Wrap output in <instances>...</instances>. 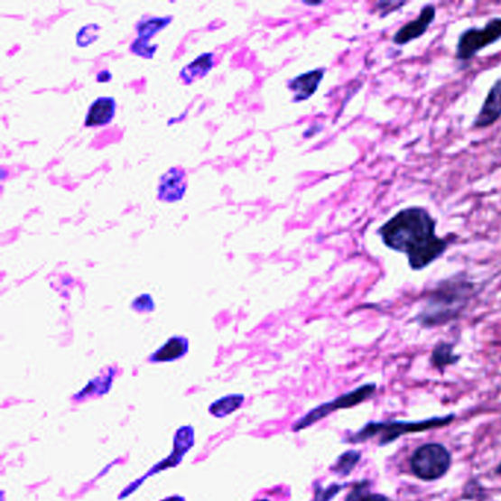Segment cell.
Masks as SVG:
<instances>
[{
  "label": "cell",
  "instance_id": "6da1fadb",
  "mask_svg": "<svg viewBox=\"0 0 501 501\" xmlns=\"http://www.w3.org/2000/svg\"><path fill=\"white\" fill-rule=\"evenodd\" d=\"M384 246L406 255L412 271H423L449 250V240L437 236V221L430 210L411 206L399 210L376 229Z\"/></svg>",
  "mask_w": 501,
  "mask_h": 501
},
{
  "label": "cell",
  "instance_id": "7a4b0ae2",
  "mask_svg": "<svg viewBox=\"0 0 501 501\" xmlns=\"http://www.w3.org/2000/svg\"><path fill=\"white\" fill-rule=\"evenodd\" d=\"M477 294V285L468 274L456 273L439 281L430 290L416 322L422 328H437L459 320Z\"/></svg>",
  "mask_w": 501,
  "mask_h": 501
},
{
  "label": "cell",
  "instance_id": "3957f363",
  "mask_svg": "<svg viewBox=\"0 0 501 501\" xmlns=\"http://www.w3.org/2000/svg\"><path fill=\"white\" fill-rule=\"evenodd\" d=\"M456 414L450 413L446 416H434V418L423 419V421H371L366 425L355 432H348L344 437V442L350 444H359L369 440L378 439V446H390L397 441L403 435L416 434V432H425V431L439 430L442 426L450 425Z\"/></svg>",
  "mask_w": 501,
  "mask_h": 501
},
{
  "label": "cell",
  "instance_id": "277c9868",
  "mask_svg": "<svg viewBox=\"0 0 501 501\" xmlns=\"http://www.w3.org/2000/svg\"><path fill=\"white\" fill-rule=\"evenodd\" d=\"M376 393V383L364 384V385H360V387L355 388V390L344 393V394L339 395L337 399L331 400V402L322 403L320 406H316L315 409H312V411L302 416V418L292 425V431H294V432H301V431L306 430L309 426L315 425V423L320 422L322 419L327 418L328 414L343 411V409H351V407L359 406L360 403L366 402V400L374 397Z\"/></svg>",
  "mask_w": 501,
  "mask_h": 501
},
{
  "label": "cell",
  "instance_id": "5b68a950",
  "mask_svg": "<svg viewBox=\"0 0 501 501\" xmlns=\"http://www.w3.org/2000/svg\"><path fill=\"white\" fill-rule=\"evenodd\" d=\"M451 454L440 442L418 447L411 458V470L422 481H437L450 470Z\"/></svg>",
  "mask_w": 501,
  "mask_h": 501
},
{
  "label": "cell",
  "instance_id": "8992f818",
  "mask_svg": "<svg viewBox=\"0 0 501 501\" xmlns=\"http://www.w3.org/2000/svg\"><path fill=\"white\" fill-rule=\"evenodd\" d=\"M498 40H501V16L489 20L482 28H468L459 36L456 60L469 62L479 51L497 43Z\"/></svg>",
  "mask_w": 501,
  "mask_h": 501
},
{
  "label": "cell",
  "instance_id": "52a82bcc",
  "mask_svg": "<svg viewBox=\"0 0 501 501\" xmlns=\"http://www.w3.org/2000/svg\"><path fill=\"white\" fill-rule=\"evenodd\" d=\"M194 446V430L193 426L186 425L181 426L180 430L175 432L174 437V450L172 453L168 456V458L163 459L161 462L156 463V465L152 468L149 472H147L144 477L140 478L137 481L133 482L131 486L126 487L124 489L119 498L123 500L125 498L126 496H130V494L135 493L137 487L143 482L146 481L147 478H151L152 475L159 474V472H162V470L171 469V468H175V466L180 465L181 463L182 459L186 456L187 451Z\"/></svg>",
  "mask_w": 501,
  "mask_h": 501
},
{
  "label": "cell",
  "instance_id": "ba28073f",
  "mask_svg": "<svg viewBox=\"0 0 501 501\" xmlns=\"http://www.w3.org/2000/svg\"><path fill=\"white\" fill-rule=\"evenodd\" d=\"M171 21H172V16H152V18L137 23L135 25L137 39L131 43V53L144 58V60H152L158 51V44H151V39L165 30L171 24Z\"/></svg>",
  "mask_w": 501,
  "mask_h": 501
},
{
  "label": "cell",
  "instance_id": "9c48e42d",
  "mask_svg": "<svg viewBox=\"0 0 501 501\" xmlns=\"http://www.w3.org/2000/svg\"><path fill=\"white\" fill-rule=\"evenodd\" d=\"M435 16H437L435 5H425L421 9V14L414 20L409 21L407 24L403 25L395 32L394 36H393V43L395 46H406V44L412 43L413 40L425 36V32L430 30L431 24L434 23Z\"/></svg>",
  "mask_w": 501,
  "mask_h": 501
},
{
  "label": "cell",
  "instance_id": "30bf717a",
  "mask_svg": "<svg viewBox=\"0 0 501 501\" xmlns=\"http://www.w3.org/2000/svg\"><path fill=\"white\" fill-rule=\"evenodd\" d=\"M187 191V175L182 168H171L159 180L158 199L165 203L182 200Z\"/></svg>",
  "mask_w": 501,
  "mask_h": 501
},
{
  "label": "cell",
  "instance_id": "8fae6325",
  "mask_svg": "<svg viewBox=\"0 0 501 501\" xmlns=\"http://www.w3.org/2000/svg\"><path fill=\"white\" fill-rule=\"evenodd\" d=\"M325 74H327V68H316L312 71L304 72L290 79L287 88L292 93V102L301 103L311 99L320 88Z\"/></svg>",
  "mask_w": 501,
  "mask_h": 501
},
{
  "label": "cell",
  "instance_id": "7c38bea8",
  "mask_svg": "<svg viewBox=\"0 0 501 501\" xmlns=\"http://www.w3.org/2000/svg\"><path fill=\"white\" fill-rule=\"evenodd\" d=\"M501 118V77L489 88L486 100L482 103L481 109L478 112L472 128L484 130L494 125Z\"/></svg>",
  "mask_w": 501,
  "mask_h": 501
},
{
  "label": "cell",
  "instance_id": "4fadbf2b",
  "mask_svg": "<svg viewBox=\"0 0 501 501\" xmlns=\"http://www.w3.org/2000/svg\"><path fill=\"white\" fill-rule=\"evenodd\" d=\"M115 112H116V102L114 97H99L95 102H91L84 125L88 128L107 125L112 123Z\"/></svg>",
  "mask_w": 501,
  "mask_h": 501
},
{
  "label": "cell",
  "instance_id": "5bb4252c",
  "mask_svg": "<svg viewBox=\"0 0 501 501\" xmlns=\"http://www.w3.org/2000/svg\"><path fill=\"white\" fill-rule=\"evenodd\" d=\"M213 65H215V55L213 53H203V55L198 56L193 62H190L189 65L182 68L181 72H180V79L186 86H191L198 79H205L209 74Z\"/></svg>",
  "mask_w": 501,
  "mask_h": 501
},
{
  "label": "cell",
  "instance_id": "9a60e30c",
  "mask_svg": "<svg viewBox=\"0 0 501 501\" xmlns=\"http://www.w3.org/2000/svg\"><path fill=\"white\" fill-rule=\"evenodd\" d=\"M187 351H189V339L184 337H172L163 344L162 348L154 351L149 360L153 364L174 362V360L181 359L182 356H186Z\"/></svg>",
  "mask_w": 501,
  "mask_h": 501
},
{
  "label": "cell",
  "instance_id": "2e32d148",
  "mask_svg": "<svg viewBox=\"0 0 501 501\" xmlns=\"http://www.w3.org/2000/svg\"><path fill=\"white\" fill-rule=\"evenodd\" d=\"M360 459H362V453H360V451H344L343 454H339V458H337L336 462L332 463L329 470H331L332 474H336L337 477H348V475H350L351 472L355 470L357 463L360 462Z\"/></svg>",
  "mask_w": 501,
  "mask_h": 501
},
{
  "label": "cell",
  "instance_id": "e0dca14e",
  "mask_svg": "<svg viewBox=\"0 0 501 501\" xmlns=\"http://www.w3.org/2000/svg\"><path fill=\"white\" fill-rule=\"evenodd\" d=\"M459 360H460V356L454 353L453 344L444 343V341L437 344L431 355V364L441 371L444 367L458 364Z\"/></svg>",
  "mask_w": 501,
  "mask_h": 501
},
{
  "label": "cell",
  "instance_id": "ac0fdd59",
  "mask_svg": "<svg viewBox=\"0 0 501 501\" xmlns=\"http://www.w3.org/2000/svg\"><path fill=\"white\" fill-rule=\"evenodd\" d=\"M344 501H390V498L384 494L372 493L371 481L362 479L351 486L348 497Z\"/></svg>",
  "mask_w": 501,
  "mask_h": 501
},
{
  "label": "cell",
  "instance_id": "d6986e66",
  "mask_svg": "<svg viewBox=\"0 0 501 501\" xmlns=\"http://www.w3.org/2000/svg\"><path fill=\"white\" fill-rule=\"evenodd\" d=\"M243 402H245V395H227V397H224V399L218 400V402L212 403V404H210V414H213L215 418H226V416H228V414H231L233 413V412L240 409Z\"/></svg>",
  "mask_w": 501,
  "mask_h": 501
},
{
  "label": "cell",
  "instance_id": "ffe728a7",
  "mask_svg": "<svg viewBox=\"0 0 501 501\" xmlns=\"http://www.w3.org/2000/svg\"><path fill=\"white\" fill-rule=\"evenodd\" d=\"M112 376H114V372L112 374H105V376H99V378L93 379L88 387L84 388L83 391H79V394L74 397V400H86L90 397V395H103L107 394L109 388L112 385Z\"/></svg>",
  "mask_w": 501,
  "mask_h": 501
},
{
  "label": "cell",
  "instance_id": "44dd1931",
  "mask_svg": "<svg viewBox=\"0 0 501 501\" xmlns=\"http://www.w3.org/2000/svg\"><path fill=\"white\" fill-rule=\"evenodd\" d=\"M102 28L97 24L84 25L77 34V44L79 48H88L90 44L99 40V32Z\"/></svg>",
  "mask_w": 501,
  "mask_h": 501
},
{
  "label": "cell",
  "instance_id": "7402d4cb",
  "mask_svg": "<svg viewBox=\"0 0 501 501\" xmlns=\"http://www.w3.org/2000/svg\"><path fill=\"white\" fill-rule=\"evenodd\" d=\"M406 5L407 0H379L374 5V13H378L379 18H387L393 13H399Z\"/></svg>",
  "mask_w": 501,
  "mask_h": 501
},
{
  "label": "cell",
  "instance_id": "603a6c76",
  "mask_svg": "<svg viewBox=\"0 0 501 501\" xmlns=\"http://www.w3.org/2000/svg\"><path fill=\"white\" fill-rule=\"evenodd\" d=\"M344 488H348V484H329L328 487H315V496L311 501H331L336 498Z\"/></svg>",
  "mask_w": 501,
  "mask_h": 501
},
{
  "label": "cell",
  "instance_id": "cb8c5ba5",
  "mask_svg": "<svg viewBox=\"0 0 501 501\" xmlns=\"http://www.w3.org/2000/svg\"><path fill=\"white\" fill-rule=\"evenodd\" d=\"M131 308L135 309V312L149 313L154 311V302L149 294H142L133 302Z\"/></svg>",
  "mask_w": 501,
  "mask_h": 501
},
{
  "label": "cell",
  "instance_id": "d4e9b609",
  "mask_svg": "<svg viewBox=\"0 0 501 501\" xmlns=\"http://www.w3.org/2000/svg\"><path fill=\"white\" fill-rule=\"evenodd\" d=\"M111 79L112 74L111 72L107 71V70L100 72L99 76H97V81H99V83H107V81H111Z\"/></svg>",
  "mask_w": 501,
  "mask_h": 501
},
{
  "label": "cell",
  "instance_id": "484cf974",
  "mask_svg": "<svg viewBox=\"0 0 501 501\" xmlns=\"http://www.w3.org/2000/svg\"><path fill=\"white\" fill-rule=\"evenodd\" d=\"M162 501H186L184 500V498L180 497V496H172V497H168L165 498V500Z\"/></svg>",
  "mask_w": 501,
  "mask_h": 501
},
{
  "label": "cell",
  "instance_id": "4316f807",
  "mask_svg": "<svg viewBox=\"0 0 501 501\" xmlns=\"http://www.w3.org/2000/svg\"><path fill=\"white\" fill-rule=\"evenodd\" d=\"M303 4L306 5V6H320L322 2H303Z\"/></svg>",
  "mask_w": 501,
  "mask_h": 501
},
{
  "label": "cell",
  "instance_id": "83f0119b",
  "mask_svg": "<svg viewBox=\"0 0 501 501\" xmlns=\"http://www.w3.org/2000/svg\"><path fill=\"white\" fill-rule=\"evenodd\" d=\"M496 474L500 475L501 477V463L497 466V468H496Z\"/></svg>",
  "mask_w": 501,
  "mask_h": 501
},
{
  "label": "cell",
  "instance_id": "f1b7e54d",
  "mask_svg": "<svg viewBox=\"0 0 501 501\" xmlns=\"http://www.w3.org/2000/svg\"><path fill=\"white\" fill-rule=\"evenodd\" d=\"M256 501H268V500H256Z\"/></svg>",
  "mask_w": 501,
  "mask_h": 501
}]
</instances>
